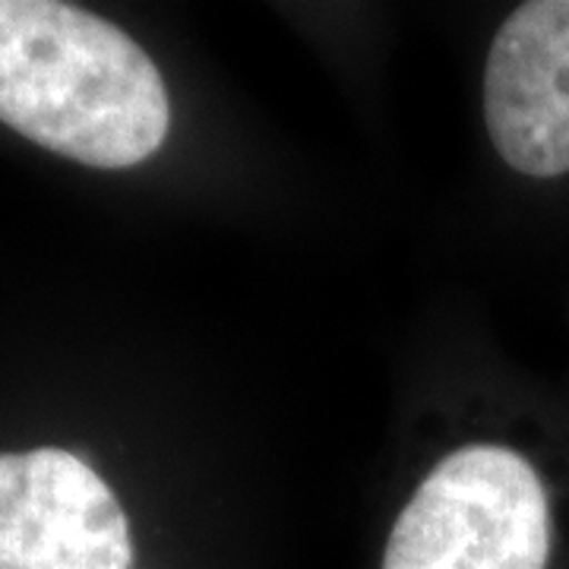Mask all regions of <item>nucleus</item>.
<instances>
[{
    "mask_svg": "<svg viewBox=\"0 0 569 569\" xmlns=\"http://www.w3.org/2000/svg\"><path fill=\"white\" fill-rule=\"evenodd\" d=\"M0 123L89 168L162 149V73L114 22L58 0H0Z\"/></svg>",
    "mask_w": 569,
    "mask_h": 569,
    "instance_id": "1",
    "label": "nucleus"
},
{
    "mask_svg": "<svg viewBox=\"0 0 569 569\" xmlns=\"http://www.w3.org/2000/svg\"><path fill=\"white\" fill-rule=\"evenodd\" d=\"M553 519L522 452L475 443L449 452L399 512L383 569H548Z\"/></svg>",
    "mask_w": 569,
    "mask_h": 569,
    "instance_id": "2",
    "label": "nucleus"
},
{
    "mask_svg": "<svg viewBox=\"0 0 569 569\" xmlns=\"http://www.w3.org/2000/svg\"><path fill=\"white\" fill-rule=\"evenodd\" d=\"M118 497L70 449L0 452V569H130Z\"/></svg>",
    "mask_w": 569,
    "mask_h": 569,
    "instance_id": "3",
    "label": "nucleus"
},
{
    "mask_svg": "<svg viewBox=\"0 0 569 569\" xmlns=\"http://www.w3.org/2000/svg\"><path fill=\"white\" fill-rule=\"evenodd\" d=\"M485 123L500 159L529 178L569 171V0H529L497 29Z\"/></svg>",
    "mask_w": 569,
    "mask_h": 569,
    "instance_id": "4",
    "label": "nucleus"
}]
</instances>
